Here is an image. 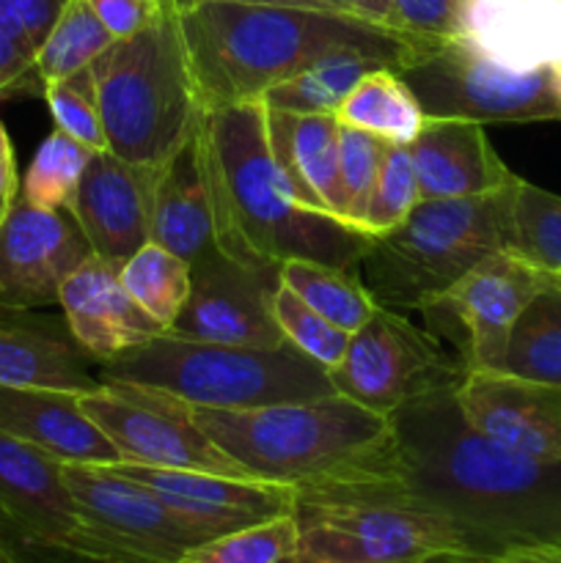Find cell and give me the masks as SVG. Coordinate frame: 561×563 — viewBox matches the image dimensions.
I'll list each match as a JSON object with an SVG mask.
<instances>
[{
    "instance_id": "cell-7",
    "label": "cell",
    "mask_w": 561,
    "mask_h": 563,
    "mask_svg": "<svg viewBox=\"0 0 561 563\" xmlns=\"http://www.w3.org/2000/svg\"><path fill=\"white\" fill-rule=\"evenodd\" d=\"M515 185L487 196L418 201L396 229L374 234L358 264L374 302L421 311L484 256L509 251Z\"/></svg>"
},
{
    "instance_id": "cell-16",
    "label": "cell",
    "mask_w": 561,
    "mask_h": 563,
    "mask_svg": "<svg viewBox=\"0 0 561 563\" xmlns=\"http://www.w3.org/2000/svg\"><path fill=\"white\" fill-rule=\"evenodd\" d=\"M94 256L75 214L42 209L16 196L0 229V306H58L61 286Z\"/></svg>"
},
{
    "instance_id": "cell-51",
    "label": "cell",
    "mask_w": 561,
    "mask_h": 563,
    "mask_svg": "<svg viewBox=\"0 0 561 563\" xmlns=\"http://www.w3.org/2000/svg\"><path fill=\"white\" fill-rule=\"evenodd\" d=\"M16 196H20V192H16ZM16 196H0V229H3L6 214H9L11 203H14V198H16Z\"/></svg>"
},
{
    "instance_id": "cell-13",
    "label": "cell",
    "mask_w": 561,
    "mask_h": 563,
    "mask_svg": "<svg viewBox=\"0 0 561 563\" xmlns=\"http://www.w3.org/2000/svg\"><path fill=\"white\" fill-rule=\"evenodd\" d=\"M548 284L526 258L495 251L418 313L429 333L454 341L465 372H501L515 322Z\"/></svg>"
},
{
    "instance_id": "cell-21",
    "label": "cell",
    "mask_w": 561,
    "mask_h": 563,
    "mask_svg": "<svg viewBox=\"0 0 561 563\" xmlns=\"http://www.w3.org/2000/svg\"><path fill=\"white\" fill-rule=\"evenodd\" d=\"M91 363L66 319L0 306V385L86 396L102 388Z\"/></svg>"
},
{
    "instance_id": "cell-44",
    "label": "cell",
    "mask_w": 561,
    "mask_h": 563,
    "mask_svg": "<svg viewBox=\"0 0 561 563\" xmlns=\"http://www.w3.org/2000/svg\"><path fill=\"white\" fill-rule=\"evenodd\" d=\"M11 3H14L16 14H20L33 47L38 49V44L44 42L47 31L53 27L55 16H58L61 9L66 5V0H11Z\"/></svg>"
},
{
    "instance_id": "cell-1",
    "label": "cell",
    "mask_w": 561,
    "mask_h": 563,
    "mask_svg": "<svg viewBox=\"0 0 561 563\" xmlns=\"http://www.w3.org/2000/svg\"><path fill=\"white\" fill-rule=\"evenodd\" d=\"M402 456V498L438 511L476 555L561 544V462H539L473 432L454 388L391 412Z\"/></svg>"
},
{
    "instance_id": "cell-4",
    "label": "cell",
    "mask_w": 561,
    "mask_h": 563,
    "mask_svg": "<svg viewBox=\"0 0 561 563\" xmlns=\"http://www.w3.org/2000/svg\"><path fill=\"white\" fill-rule=\"evenodd\" d=\"M193 421L253 478L297 495H399L402 456L391 416L341 394L253 410L190 407Z\"/></svg>"
},
{
    "instance_id": "cell-37",
    "label": "cell",
    "mask_w": 561,
    "mask_h": 563,
    "mask_svg": "<svg viewBox=\"0 0 561 563\" xmlns=\"http://www.w3.org/2000/svg\"><path fill=\"white\" fill-rule=\"evenodd\" d=\"M391 143L358 126H339V163L344 185V220L363 231L369 201L377 185L380 165Z\"/></svg>"
},
{
    "instance_id": "cell-23",
    "label": "cell",
    "mask_w": 561,
    "mask_h": 563,
    "mask_svg": "<svg viewBox=\"0 0 561 563\" xmlns=\"http://www.w3.org/2000/svg\"><path fill=\"white\" fill-rule=\"evenodd\" d=\"M0 432L44 451L61 465H116L121 454L86 416L80 394L0 385Z\"/></svg>"
},
{
    "instance_id": "cell-34",
    "label": "cell",
    "mask_w": 561,
    "mask_h": 563,
    "mask_svg": "<svg viewBox=\"0 0 561 563\" xmlns=\"http://www.w3.org/2000/svg\"><path fill=\"white\" fill-rule=\"evenodd\" d=\"M91 154V148L82 146L80 141L69 137L66 132H50L38 143L36 154H33L25 176H22L20 198H25L33 207L72 212Z\"/></svg>"
},
{
    "instance_id": "cell-47",
    "label": "cell",
    "mask_w": 561,
    "mask_h": 563,
    "mask_svg": "<svg viewBox=\"0 0 561 563\" xmlns=\"http://www.w3.org/2000/svg\"><path fill=\"white\" fill-rule=\"evenodd\" d=\"M198 3H245V5H295V9H319V11H336L330 0H170L174 9H187V5ZM339 14V11H336Z\"/></svg>"
},
{
    "instance_id": "cell-33",
    "label": "cell",
    "mask_w": 561,
    "mask_h": 563,
    "mask_svg": "<svg viewBox=\"0 0 561 563\" xmlns=\"http://www.w3.org/2000/svg\"><path fill=\"white\" fill-rule=\"evenodd\" d=\"M509 251L544 275H561V196L517 179Z\"/></svg>"
},
{
    "instance_id": "cell-36",
    "label": "cell",
    "mask_w": 561,
    "mask_h": 563,
    "mask_svg": "<svg viewBox=\"0 0 561 563\" xmlns=\"http://www.w3.org/2000/svg\"><path fill=\"white\" fill-rule=\"evenodd\" d=\"M273 313L280 333H284L286 344H292L297 352L311 357V361L319 363L324 372L339 366L341 357L346 355L350 333H344V330L330 324L324 317H319L314 308H308L306 302H302L295 291L286 289L284 284H280L273 295Z\"/></svg>"
},
{
    "instance_id": "cell-30",
    "label": "cell",
    "mask_w": 561,
    "mask_h": 563,
    "mask_svg": "<svg viewBox=\"0 0 561 563\" xmlns=\"http://www.w3.org/2000/svg\"><path fill=\"white\" fill-rule=\"evenodd\" d=\"M501 372L561 385V286L548 284L528 302L509 335Z\"/></svg>"
},
{
    "instance_id": "cell-40",
    "label": "cell",
    "mask_w": 561,
    "mask_h": 563,
    "mask_svg": "<svg viewBox=\"0 0 561 563\" xmlns=\"http://www.w3.org/2000/svg\"><path fill=\"white\" fill-rule=\"evenodd\" d=\"M402 22L413 36L451 42L460 38V16L465 0H394Z\"/></svg>"
},
{
    "instance_id": "cell-27",
    "label": "cell",
    "mask_w": 561,
    "mask_h": 563,
    "mask_svg": "<svg viewBox=\"0 0 561 563\" xmlns=\"http://www.w3.org/2000/svg\"><path fill=\"white\" fill-rule=\"evenodd\" d=\"M336 119L339 124L366 130L396 146H410L427 115L399 71L380 66L346 93Z\"/></svg>"
},
{
    "instance_id": "cell-45",
    "label": "cell",
    "mask_w": 561,
    "mask_h": 563,
    "mask_svg": "<svg viewBox=\"0 0 561 563\" xmlns=\"http://www.w3.org/2000/svg\"><path fill=\"white\" fill-rule=\"evenodd\" d=\"M20 170H16L14 143H11L9 130L0 121V196H16L20 192Z\"/></svg>"
},
{
    "instance_id": "cell-25",
    "label": "cell",
    "mask_w": 561,
    "mask_h": 563,
    "mask_svg": "<svg viewBox=\"0 0 561 563\" xmlns=\"http://www.w3.org/2000/svg\"><path fill=\"white\" fill-rule=\"evenodd\" d=\"M339 126L336 115L289 113V110L267 108L270 148L284 174L289 176L300 201L308 209L344 220Z\"/></svg>"
},
{
    "instance_id": "cell-24",
    "label": "cell",
    "mask_w": 561,
    "mask_h": 563,
    "mask_svg": "<svg viewBox=\"0 0 561 563\" xmlns=\"http://www.w3.org/2000/svg\"><path fill=\"white\" fill-rule=\"evenodd\" d=\"M460 42L515 71L561 60V0H465Z\"/></svg>"
},
{
    "instance_id": "cell-19",
    "label": "cell",
    "mask_w": 561,
    "mask_h": 563,
    "mask_svg": "<svg viewBox=\"0 0 561 563\" xmlns=\"http://www.w3.org/2000/svg\"><path fill=\"white\" fill-rule=\"evenodd\" d=\"M157 168H143L113 152H94L72 214L91 242L94 256L124 264L152 236V196Z\"/></svg>"
},
{
    "instance_id": "cell-43",
    "label": "cell",
    "mask_w": 561,
    "mask_h": 563,
    "mask_svg": "<svg viewBox=\"0 0 561 563\" xmlns=\"http://www.w3.org/2000/svg\"><path fill=\"white\" fill-rule=\"evenodd\" d=\"M330 3H333V9L339 11V14L355 16V20L369 22V25L413 36L405 27V22H402V14L399 9H396L394 0H330Z\"/></svg>"
},
{
    "instance_id": "cell-42",
    "label": "cell",
    "mask_w": 561,
    "mask_h": 563,
    "mask_svg": "<svg viewBox=\"0 0 561 563\" xmlns=\"http://www.w3.org/2000/svg\"><path fill=\"white\" fill-rule=\"evenodd\" d=\"M88 3L113 38L135 36L170 9L168 0H88Z\"/></svg>"
},
{
    "instance_id": "cell-31",
    "label": "cell",
    "mask_w": 561,
    "mask_h": 563,
    "mask_svg": "<svg viewBox=\"0 0 561 563\" xmlns=\"http://www.w3.org/2000/svg\"><path fill=\"white\" fill-rule=\"evenodd\" d=\"M119 278L132 300L152 313L165 330L176 322L190 295V262L157 242L138 247L119 267Z\"/></svg>"
},
{
    "instance_id": "cell-28",
    "label": "cell",
    "mask_w": 561,
    "mask_h": 563,
    "mask_svg": "<svg viewBox=\"0 0 561 563\" xmlns=\"http://www.w3.org/2000/svg\"><path fill=\"white\" fill-rule=\"evenodd\" d=\"M380 66H394L388 60L377 58V55L358 53V49H344L322 58L319 64L308 66L292 80L275 86L267 97L262 99L267 108L289 110V113H324L336 115L346 93L363 80L372 69Z\"/></svg>"
},
{
    "instance_id": "cell-29",
    "label": "cell",
    "mask_w": 561,
    "mask_h": 563,
    "mask_svg": "<svg viewBox=\"0 0 561 563\" xmlns=\"http://www.w3.org/2000/svg\"><path fill=\"white\" fill-rule=\"evenodd\" d=\"M280 284L295 291L319 317L350 335L358 333L377 308L366 286L350 269L328 267V264L306 262V258H289L280 264Z\"/></svg>"
},
{
    "instance_id": "cell-46",
    "label": "cell",
    "mask_w": 561,
    "mask_h": 563,
    "mask_svg": "<svg viewBox=\"0 0 561 563\" xmlns=\"http://www.w3.org/2000/svg\"><path fill=\"white\" fill-rule=\"evenodd\" d=\"M493 563H561V544H528L501 553Z\"/></svg>"
},
{
    "instance_id": "cell-26",
    "label": "cell",
    "mask_w": 561,
    "mask_h": 563,
    "mask_svg": "<svg viewBox=\"0 0 561 563\" xmlns=\"http://www.w3.org/2000/svg\"><path fill=\"white\" fill-rule=\"evenodd\" d=\"M148 242L168 247L190 264L218 251L207 185H204L201 152H198V130L174 157L157 168Z\"/></svg>"
},
{
    "instance_id": "cell-39",
    "label": "cell",
    "mask_w": 561,
    "mask_h": 563,
    "mask_svg": "<svg viewBox=\"0 0 561 563\" xmlns=\"http://www.w3.org/2000/svg\"><path fill=\"white\" fill-rule=\"evenodd\" d=\"M44 102L53 113L55 130L66 132L91 152L108 148V135H105L102 115H99L97 108V82H94L91 66L75 71L66 80L47 82L44 86Z\"/></svg>"
},
{
    "instance_id": "cell-8",
    "label": "cell",
    "mask_w": 561,
    "mask_h": 563,
    "mask_svg": "<svg viewBox=\"0 0 561 563\" xmlns=\"http://www.w3.org/2000/svg\"><path fill=\"white\" fill-rule=\"evenodd\" d=\"M295 522V550L280 563H418L446 550L473 553L454 522L391 493L297 495Z\"/></svg>"
},
{
    "instance_id": "cell-3",
    "label": "cell",
    "mask_w": 561,
    "mask_h": 563,
    "mask_svg": "<svg viewBox=\"0 0 561 563\" xmlns=\"http://www.w3.org/2000/svg\"><path fill=\"white\" fill-rule=\"evenodd\" d=\"M176 22L204 110L262 102L275 86L344 49L377 55L399 71L435 44L336 11L295 5L198 3L176 9Z\"/></svg>"
},
{
    "instance_id": "cell-22",
    "label": "cell",
    "mask_w": 561,
    "mask_h": 563,
    "mask_svg": "<svg viewBox=\"0 0 561 563\" xmlns=\"http://www.w3.org/2000/svg\"><path fill=\"white\" fill-rule=\"evenodd\" d=\"M421 201L487 196L517 181L482 124L460 119H427L410 143Z\"/></svg>"
},
{
    "instance_id": "cell-35",
    "label": "cell",
    "mask_w": 561,
    "mask_h": 563,
    "mask_svg": "<svg viewBox=\"0 0 561 563\" xmlns=\"http://www.w3.org/2000/svg\"><path fill=\"white\" fill-rule=\"evenodd\" d=\"M295 515L256 522L196 544L179 563H280L295 550Z\"/></svg>"
},
{
    "instance_id": "cell-49",
    "label": "cell",
    "mask_w": 561,
    "mask_h": 563,
    "mask_svg": "<svg viewBox=\"0 0 561 563\" xmlns=\"http://www.w3.org/2000/svg\"><path fill=\"white\" fill-rule=\"evenodd\" d=\"M495 559H484V555H473V553H460V550H446V553H435L429 559L418 561V563H493Z\"/></svg>"
},
{
    "instance_id": "cell-9",
    "label": "cell",
    "mask_w": 561,
    "mask_h": 563,
    "mask_svg": "<svg viewBox=\"0 0 561 563\" xmlns=\"http://www.w3.org/2000/svg\"><path fill=\"white\" fill-rule=\"evenodd\" d=\"M399 75L427 119H460L482 126L561 121V97L550 66L506 69L460 38L429 44Z\"/></svg>"
},
{
    "instance_id": "cell-12",
    "label": "cell",
    "mask_w": 561,
    "mask_h": 563,
    "mask_svg": "<svg viewBox=\"0 0 561 563\" xmlns=\"http://www.w3.org/2000/svg\"><path fill=\"white\" fill-rule=\"evenodd\" d=\"M80 405L116 445L121 462L253 478L201 432L190 405L165 390L102 379V388L80 396Z\"/></svg>"
},
{
    "instance_id": "cell-6",
    "label": "cell",
    "mask_w": 561,
    "mask_h": 563,
    "mask_svg": "<svg viewBox=\"0 0 561 563\" xmlns=\"http://www.w3.org/2000/svg\"><path fill=\"white\" fill-rule=\"evenodd\" d=\"M99 379L146 385L209 410H253L336 394L328 372L292 344L231 346L174 330L105 363Z\"/></svg>"
},
{
    "instance_id": "cell-38",
    "label": "cell",
    "mask_w": 561,
    "mask_h": 563,
    "mask_svg": "<svg viewBox=\"0 0 561 563\" xmlns=\"http://www.w3.org/2000/svg\"><path fill=\"white\" fill-rule=\"evenodd\" d=\"M418 201H421V190H418L410 146L391 143L383 165H380L377 185H374L372 201H369L366 218H363V231L374 236L396 229L418 207Z\"/></svg>"
},
{
    "instance_id": "cell-10",
    "label": "cell",
    "mask_w": 561,
    "mask_h": 563,
    "mask_svg": "<svg viewBox=\"0 0 561 563\" xmlns=\"http://www.w3.org/2000/svg\"><path fill=\"white\" fill-rule=\"evenodd\" d=\"M91 563H179L209 542L157 493L99 465H61Z\"/></svg>"
},
{
    "instance_id": "cell-15",
    "label": "cell",
    "mask_w": 561,
    "mask_h": 563,
    "mask_svg": "<svg viewBox=\"0 0 561 563\" xmlns=\"http://www.w3.org/2000/svg\"><path fill=\"white\" fill-rule=\"evenodd\" d=\"M280 286V264L248 267L220 251L190 264V295L168 330L190 339L231 346H284L273 313V295Z\"/></svg>"
},
{
    "instance_id": "cell-52",
    "label": "cell",
    "mask_w": 561,
    "mask_h": 563,
    "mask_svg": "<svg viewBox=\"0 0 561 563\" xmlns=\"http://www.w3.org/2000/svg\"><path fill=\"white\" fill-rule=\"evenodd\" d=\"M550 71H553V82H556V91H559L561 97V60H556L553 66H550Z\"/></svg>"
},
{
    "instance_id": "cell-53",
    "label": "cell",
    "mask_w": 561,
    "mask_h": 563,
    "mask_svg": "<svg viewBox=\"0 0 561 563\" xmlns=\"http://www.w3.org/2000/svg\"><path fill=\"white\" fill-rule=\"evenodd\" d=\"M168 3H170V0H168Z\"/></svg>"
},
{
    "instance_id": "cell-17",
    "label": "cell",
    "mask_w": 561,
    "mask_h": 563,
    "mask_svg": "<svg viewBox=\"0 0 561 563\" xmlns=\"http://www.w3.org/2000/svg\"><path fill=\"white\" fill-rule=\"evenodd\" d=\"M454 401L473 432L539 462H561V385L509 372H465Z\"/></svg>"
},
{
    "instance_id": "cell-48",
    "label": "cell",
    "mask_w": 561,
    "mask_h": 563,
    "mask_svg": "<svg viewBox=\"0 0 561 563\" xmlns=\"http://www.w3.org/2000/svg\"><path fill=\"white\" fill-rule=\"evenodd\" d=\"M0 33H3V36H9L11 42L22 44L25 49H31V53H36V47H33L31 36H28L25 25H22L20 14H16V9L11 0H0Z\"/></svg>"
},
{
    "instance_id": "cell-11",
    "label": "cell",
    "mask_w": 561,
    "mask_h": 563,
    "mask_svg": "<svg viewBox=\"0 0 561 563\" xmlns=\"http://www.w3.org/2000/svg\"><path fill=\"white\" fill-rule=\"evenodd\" d=\"M328 377L336 394L391 416L418 396L457 388L465 366L446 355L427 328L377 306L369 322L350 335L346 355Z\"/></svg>"
},
{
    "instance_id": "cell-20",
    "label": "cell",
    "mask_w": 561,
    "mask_h": 563,
    "mask_svg": "<svg viewBox=\"0 0 561 563\" xmlns=\"http://www.w3.org/2000/svg\"><path fill=\"white\" fill-rule=\"evenodd\" d=\"M58 306L77 344L99 363L116 361L148 339L163 333V324L143 311L119 278V264L91 256L61 286Z\"/></svg>"
},
{
    "instance_id": "cell-50",
    "label": "cell",
    "mask_w": 561,
    "mask_h": 563,
    "mask_svg": "<svg viewBox=\"0 0 561 563\" xmlns=\"http://www.w3.org/2000/svg\"><path fill=\"white\" fill-rule=\"evenodd\" d=\"M0 563H31V561L22 559V555L16 553L9 542H3V539H0Z\"/></svg>"
},
{
    "instance_id": "cell-14",
    "label": "cell",
    "mask_w": 561,
    "mask_h": 563,
    "mask_svg": "<svg viewBox=\"0 0 561 563\" xmlns=\"http://www.w3.org/2000/svg\"><path fill=\"white\" fill-rule=\"evenodd\" d=\"M0 539L31 563H91L61 462L0 432Z\"/></svg>"
},
{
    "instance_id": "cell-32",
    "label": "cell",
    "mask_w": 561,
    "mask_h": 563,
    "mask_svg": "<svg viewBox=\"0 0 561 563\" xmlns=\"http://www.w3.org/2000/svg\"><path fill=\"white\" fill-rule=\"evenodd\" d=\"M108 27L94 14L88 0H66L53 27L36 49V66L44 86L72 77L91 66L113 44Z\"/></svg>"
},
{
    "instance_id": "cell-18",
    "label": "cell",
    "mask_w": 561,
    "mask_h": 563,
    "mask_svg": "<svg viewBox=\"0 0 561 563\" xmlns=\"http://www.w3.org/2000/svg\"><path fill=\"white\" fill-rule=\"evenodd\" d=\"M132 482L157 493L170 509L185 517L207 539L295 515L297 489L258 478L218 476L204 471H174V467H146L132 462L105 465Z\"/></svg>"
},
{
    "instance_id": "cell-5",
    "label": "cell",
    "mask_w": 561,
    "mask_h": 563,
    "mask_svg": "<svg viewBox=\"0 0 561 563\" xmlns=\"http://www.w3.org/2000/svg\"><path fill=\"white\" fill-rule=\"evenodd\" d=\"M108 152L160 168L201 124L176 9L130 38H116L91 64Z\"/></svg>"
},
{
    "instance_id": "cell-2",
    "label": "cell",
    "mask_w": 561,
    "mask_h": 563,
    "mask_svg": "<svg viewBox=\"0 0 561 563\" xmlns=\"http://www.w3.org/2000/svg\"><path fill=\"white\" fill-rule=\"evenodd\" d=\"M215 247L231 262L270 267L289 258L355 269L372 234L308 209L273 157L264 102L204 110L198 124Z\"/></svg>"
},
{
    "instance_id": "cell-41",
    "label": "cell",
    "mask_w": 561,
    "mask_h": 563,
    "mask_svg": "<svg viewBox=\"0 0 561 563\" xmlns=\"http://www.w3.org/2000/svg\"><path fill=\"white\" fill-rule=\"evenodd\" d=\"M16 97H44V80L38 75L36 53L0 33V99Z\"/></svg>"
}]
</instances>
